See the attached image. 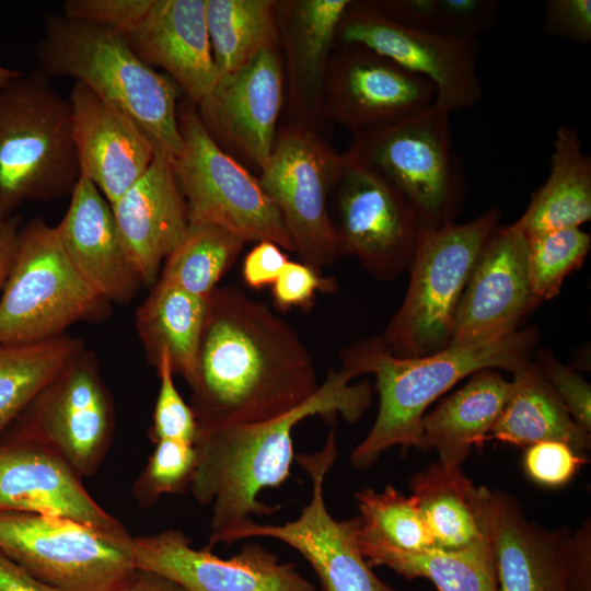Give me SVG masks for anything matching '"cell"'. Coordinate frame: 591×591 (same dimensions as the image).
Masks as SVG:
<instances>
[{"mask_svg": "<svg viewBox=\"0 0 591 591\" xmlns=\"http://www.w3.org/2000/svg\"><path fill=\"white\" fill-rule=\"evenodd\" d=\"M177 120L182 148L172 162L188 222L213 223L245 242L270 241L293 252L280 213L259 181L215 142L196 106L183 104Z\"/></svg>", "mask_w": 591, "mask_h": 591, "instance_id": "obj_10", "label": "cell"}, {"mask_svg": "<svg viewBox=\"0 0 591 591\" xmlns=\"http://www.w3.org/2000/svg\"><path fill=\"white\" fill-rule=\"evenodd\" d=\"M83 350L80 339L65 334L34 344H0V437Z\"/></svg>", "mask_w": 591, "mask_h": 591, "instance_id": "obj_31", "label": "cell"}, {"mask_svg": "<svg viewBox=\"0 0 591 591\" xmlns=\"http://www.w3.org/2000/svg\"><path fill=\"white\" fill-rule=\"evenodd\" d=\"M338 288L333 277H324L320 270L302 262L289 260L273 283V299L276 308L310 310L315 293L333 292Z\"/></svg>", "mask_w": 591, "mask_h": 591, "instance_id": "obj_43", "label": "cell"}, {"mask_svg": "<svg viewBox=\"0 0 591 591\" xmlns=\"http://www.w3.org/2000/svg\"><path fill=\"white\" fill-rule=\"evenodd\" d=\"M332 187L339 255L384 281L408 270L427 228L406 199L351 152L340 155Z\"/></svg>", "mask_w": 591, "mask_h": 591, "instance_id": "obj_12", "label": "cell"}, {"mask_svg": "<svg viewBox=\"0 0 591 591\" xmlns=\"http://www.w3.org/2000/svg\"><path fill=\"white\" fill-rule=\"evenodd\" d=\"M355 378L345 368L332 369L308 401L269 420L198 426L189 489L199 503L212 507L210 534L279 510L260 501L258 495L288 479L296 455L292 429L315 415L339 414L348 422L358 421L371 404L372 385L368 381L352 384Z\"/></svg>", "mask_w": 591, "mask_h": 591, "instance_id": "obj_2", "label": "cell"}, {"mask_svg": "<svg viewBox=\"0 0 591 591\" xmlns=\"http://www.w3.org/2000/svg\"><path fill=\"white\" fill-rule=\"evenodd\" d=\"M138 570L163 576L187 591H316L293 563L254 542L244 543L230 558L192 546L176 529L132 537Z\"/></svg>", "mask_w": 591, "mask_h": 591, "instance_id": "obj_16", "label": "cell"}, {"mask_svg": "<svg viewBox=\"0 0 591 591\" xmlns=\"http://www.w3.org/2000/svg\"><path fill=\"white\" fill-rule=\"evenodd\" d=\"M543 33L582 45L591 43V1L549 0L545 4Z\"/></svg>", "mask_w": 591, "mask_h": 591, "instance_id": "obj_45", "label": "cell"}, {"mask_svg": "<svg viewBox=\"0 0 591 591\" xmlns=\"http://www.w3.org/2000/svg\"><path fill=\"white\" fill-rule=\"evenodd\" d=\"M409 486L436 548L459 551L487 535L486 487H476L461 467L436 462L415 474Z\"/></svg>", "mask_w": 591, "mask_h": 591, "instance_id": "obj_29", "label": "cell"}, {"mask_svg": "<svg viewBox=\"0 0 591 591\" xmlns=\"http://www.w3.org/2000/svg\"><path fill=\"white\" fill-rule=\"evenodd\" d=\"M586 462L567 443L552 440L529 445L523 460L528 476L546 487L568 484Z\"/></svg>", "mask_w": 591, "mask_h": 591, "instance_id": "obj_42", "label": "cell"}, {"mask_svg": "<svg viewBox=\"0 0 591 591\" xmlns=\"http://www.w3.org/2000/svg\"><path fill=\"white\" fill-rule=\"evenodd\" d=\"M125 591H187L174 581L154 572L138 570Z\"/></svg>", "mask_w": 591, "mask_h": 591, "instance_id": "obj_50", "label": "cell"}, {"mask_svg": "<svg viewBox=\"0 0 591 591\" xmlns=\"http://www.w3.org/2000/svg\"><path fill=\"white\" fill-rule=\"evenodd\" d=\"M113 428V404L97 361L83 350L5 431L49 447L82 478L101 465Z\"/></svg>", "mask_w": 591, "mask_h": 591, "instance_id": "obj_13", "label": "cell"}, {"mask_svg": "<svg viewBox=\"0 0 591 591\" xmlns=\"http://www.w3.org/2000/svg\"><path fill=\"white\" fill-rule=\"evenodd\" d=\"M335 429L322 450L294 455L311 479V498L300 515L282 524L250 520L236 528L210 534L209 545L248 538H274L296 549L312 567L322 591H399L381 580L371 569L358 544L359 515L337 521L324 498L327 473L337 459Z\"/></svg>", "mask_w": 591, "mask_h": 591, "instance_id": "obj_11", "label": "cell"}, {"mask_svg": "<svg viewBox=\"0 0 591 591\" xmlns=\"http://www.w3.org/2000/svg\"><path fill=\"white\" fill-rule=\"evenodd\" d=\"M70 195L69 207L55 225L67 256L103 299L130 302L142 282L124 248L111 204L82 176Z\"/></svg>", "mask_w": 591, "mask_h": 591, "instance_id": "obj_24", "label": "cell"}, {"mask_svg": "<svg viewBox=\"0 0 591 591\" xmlns=\"http://www.w3.org/2000/svg\"><path fill=\"white\" fill-rule=\"evenodd\" d=\"M406 579L425 578L438 591H498L489 535L459 551L381 552L366 559Z\"/></svg>", "mask_w": 591, "mask_h": 591, "instance_id": "obj_32", "label": "cell"}, {"mask_svg": "<svg viewBox=\"0 0 591 591\" xmlns=\"http://www.w3.org/2000/svg\"><path fill=\"white\" fill-rule=\"evenodd\" d=\"M206 311V300L158 280L136 313V329L149 361L155 367L166 352L173 373L189 386L196 378Z\"/></svg>", "mask_w": 591, "mask_h": 591, "instance_id": "obj_30", "label": "cell"}, {"mask_svg": "<svg viewBox=\"0 0 591 591\" xmlns=\"http://www.w3.org/2000/svg\"><path fill=\"white\" fill-rule=\"evenodd\" d=\"M80 178L71 105L40 70L0 90V219L71 194Z\"/></svg>", "mask_w": 591, "mask_h": 591, "instance_id": "obj_5", "label": "cell"}, {"mask_svg": "<svg viewBox=\"0 0 591 591\" xmlns=\"http://www.w3.org/2000/svg\"><path fill=\"white\" fill-rule=\"evenodd\" d=\"M591 219V157L584 153L579 131L559 126L549 173L531 196L528 208L511 225L524 237L542 232L580 228Z\"/></svg>", "mask_w": 591, "mask_h": 591, "instance_id": "obj_27", "label": "cell"}, {"mask_svg": "<svg viewBox=\"0 0 591 591\" xmlns=\"http://www.w3.org/2000/svg\"><path fill=\"white\" fill-rule=\"evenodd\" d=\"M340 155L303 129L275 140L259 184L278 209L302 263L321 270L340 255L327 207Z\"/></svg>", "mask_w": 591, "mask_h": 591, "instance_id": "obj_14", "label": "cell"}, {"mask_svg": "<svg viewBox=\"0 0 591 591\" xmlns=\"http://www.w3.org/2000/svg\"><path fill=\"white\" fill-rule=\"evenodd\" d=\"M485 511L498 591H566L571 532L530 521L518 500L486 488Z\"/></svg>", "mask_w": 591, "mask_h": 591, "instance_id": "obj_23", "label": "cell"}, {"mask_svg": "<svg viewBox=\"0 0 591 591\" xmlns=\"http://www.w3.org/2000/svg\"><path fill=\"white\" fill-rule=\"evenodd\" d=\"M509 391L510 381L499 370L473 373L461 389L422 417L426 450H436L444 467H461L472 447L488 439Z\"/></svg>", "mask_w": 591, "mask_h": 591, "instance_id": "obj_26", "label": "cell"}, {"mask_svg": "<svg viewBox=\"0 0 591 591\" xmlns=\"http://www.w3.org/2000/svg\"><path fill=\"white\" fill-rule=\"evenodd\" d=\"M48 78H73L129 117L155 151L175 158L182 148L177 120L181 89L144 63L126 38L112 30L47 15L35 48Z\"/></svg>", "mask_w": 591, "mask_h": 591, "instance_id": "obj_4", "label": "cell"}, {"mask_svg": "<svg viewBox=\"0 0 591 591\" xmlns=\"http://www.w3.org/2000/svg\"><path fill=\"white\" fill-rule=\"evenodd\" d=\"M351 4L348 0H301L290 5V59L303 86L314 88L321 80L332 43Z\"/></svg>", "mask_w": 591, "mask_h": 591, "instance_id": "obj_36", "label": "cell"}, {"mask_svg": "<svg viewBox=\"0 0 591 591\" xmlns=\"http://www.w3.org/2000/svg\"><path fill=\"white\" fill-rule=\"evenodd\" d=\"M10 511L63 515L109 531L126 530L54 450L5 431L0 437V512Z\"/></svg>", "mask_w": 591, "mask_h": 591, "instance_id": "obj_20", "label": "cell"}, {"mask_svg": "<svg viewBox=\"0 0 591 591\" xmlns=\"http://www.w3.org/2000/svg\"><path fill=\"white\" fill-rule=\"evenodd\" d=\"M338 34L429 80L436 103L450 114L477 104L483 95L477 72V40L401 24L371 2L351 4Z\"/></svg>", "mask_w": 591, "mask_h": 591, "instance_id": "obj_15", "label": "cell"}, {"mask_svg": "<svg viewBox=\"0 0 591 591\" xmlns=\"http://www.w3.org/2000/svg\"><path fill=\"white\" fill-rule=\"evenodd\" d=\"M359 510L358 544L364 558L381 552L418 553L436 548L416 498L392 486L355 494Z\"/></svg>", "mask_w": 591, "mask_h": 591, "instance_id": "obj_33", "label": "cell"}, {"mask_svg": "<svg viewBox=\"0 0 591 591\" xmlns=\"http://www.w3.org/2000/svg\"><path fill=\"white\" fill-rule=\"evenodd\" d=\"M0 591H58L0 551Z\"/></svg>", "mask_w": 591, "mask_h": 591, "instance_id": "obj_48", "label": "cell"}, {"mask_svg": "<svg viewBox=\"0 0 591 591\" xmlns=\"http://www.w3.org/2000/svg\"><path fill=\"white\" fill-rule=\"evenodd\" d=\"M450 115L434 102L407 119L357 134L350 150L406 199L427 229L453 223L464 200Z\"/></svg>", "mask_w": 591, "mask_h": 591, "instance_id": "obj_9", "label": "cell"}, {"mask_svg": "<svg viewBox=\"0 0 591 591\" xmlns=\"http://www.w3.org/2000/svg\"><path fill=\"white\" fill-rule=\"evenodd\" d=\"M500 218L498 208H488L468 222L424 232L408 269L405 297L379 336L390 354L419 358L450 346L464 288Z\"/></svg>", "mask_w": 591, "mask_h": 591, "instance_id": "obj_6", "label": "cell"}, {"mask_svg": "<svg viewBox=\"0 0 591 591\" xmlns=\"http://www.w3.org/2000/svg\"><path fill=\"white\" fill-rule=\"evenodd\" d=\"M245 243L220 225L188 222L182 239L165 258L158 280L208 301Z\"/></svg>", "mask_w": 591, "mask_h": 591, "instance_id": "obj_34", "label": "cell"}, {"mask_svg": "<svg viewBox=\"0 0 591 591\" xmlns=\"http://www.w3.org/2000/svg\"><path fill=\"white\" fill-rule=\"evenodd\" d=\"M288 262V256L276 243L270 241L257 242L244 258L243 280L253 289L273 286Z\"/></svg>", "mask_w": 591, "mask_h": 591, "instance_id": "obj_46", "label": "cell"}, {"mask_svg": "<svg viewBox=\"0 0 591 591\" xmlns=\"http://www.w3.org/2000/svg\"><path fill=\"white\" fill-rule=\"evenodd\" d=\"M434 102L429 80L367 47L344 44L333 72L331 106L356 135L407 119Z\"/></svg>", "mask_w": 591, "mask_h": 591, "instance_id": "obj_19", "label": "cell"}, {"mask_svg": "<svg viewBox=\"0 0 591 591\" xmlns=\"http://www.w3.org/2000/svg\"><path fill=\"white\" fill-rule=\"evenodd\" d=\"M318 386L313 357L291 324L235 286L213 291L189 386L198 426L269 420Z\"/></svg>", "mask_w": 591, "mask_h": 591, "instance_id": "obj_1", "label": "cell"}, {"mask_svg": "<svg viewBox=\"0 0 591 591\" xmlns=\"http://www.w3.org/2000/svg\"><path fill=\"white\" fill-rule=\"evenodd\" d=\"M282 101V68L275 48L218 78L196 105L209 136L258 169L268 162Z\"/></svg>", "mask_w": 591, "mask_h": 591, "instance_id": "obj_18", "label": "cell"}, {"mask_svg": "<svg viewBox=\"0 0 591 591\" xmlns=\"http://www.w3.org/2000/svg\"><path fill=\"white\" fill-rule=\"evenodd\" d=\"M80 176L114 204L147 171L155 149L124 113L76 82L69 94Z\"/></svg>", "mask_w": 591, "mask_h": 591, "instance_id": "obj_21", "label": "cell"}, {"mask_svg": "<svg viewBox=\"0 0 591 591\" xmlns=\"http://www.w3.org/2000/svg\"><path fill=\"white\" fill-rule=\"evenodd\" d=\"M193 443L160 440L135 484V495L143 507L153 505L160 496L189 488L195 468Z\"/></svg>", "mask_w": 591, "mask_h": 591, "instance_id": "obj_39", "label": "cell"}, {"mask_svg": "<svg viewBox=\"0 0 591 591\" xmlns=\"http://www.w3.org/2000/svg\"><path fill=\"white\" fill-rule=\"evenodd\" d=\"M153 0H67L62 15L127 36L149 12Z\"/></svg>", "mask_w": 591, "mask_h": 591, "instance_id": "obj_41", "label": "cell"}, {"mask_svg": "<svg viewBox=\"0 0 591 591\" xmlns=\"http://www.w3.org/2000/svg\"><path fill=\"white\" fill-rule=\"evenodd\" d=\"M537 340L538 331L532 326L480 343L450 345L419 358L393 356L379 336L343 348V368L356 376L373 374L379 394L375 421L352 451L351 465L367 468L395 445L426 450L421 420L430 404L479 370L515 372L532 360Z\"/></svg>", "mask_w": 591, "mask_h": 591, "instance_id": "obj_3", "label": "cell"}, {"mask_svg": "<svg viewBox=\"0 0 591 591\" xmlns=\"http://www.w3.org/2000/svg\"><path fill=\"white\" fill-rule=\"evenodd\" d=\"M108 310L109 302L70 262L55 225L35 218L21 227L0 297L1 345L48 340L77 322L102 318Z\"/></svg>", "mask_w": 591, "mask_h": 591, "instance_id": "obj_7", "label": "cell"}, {"mask_svg": "<svg viewBox=\"0 0 591 591\" xmlns=\"http://www.w3.org/2000/svg\"><path fill=\"white\" fill-rule=\"evenodd\" d=\"M124 37L144 63L164 69L195 106L219 78L207 28L206 0H153L139 26Z\"/></svg>", "mask_w": 591, "mask_h": 591, "instance_id": "obj_25", "label": "cell"}, {"mask_svg": "<svg viewBox=\"0 0 591 591\" xmlns=\"http://www.w3.org/2000/svg\"><path fill=\"white\" fill-rule=\"evenodd\" d=\"M21 227V219L15 213L0 219V292L15 257Z\"/></svg>", "mask_w": 591, "mask_h": 591, "instance_id": "obj_49", "label": "cell"}, {"mask_svg": "<svg viewBox=\"0 0 591 591\" xmlns=\"http://www.w3.org/2000/svg\"><path fill=\"white\" fill-rule=\"evenodd\" d=\"M538 303L530 281L526 239L511 224H499L474 264L450 345H471L517 331Z\"/></svg>", "mask_w": 591, "mask_h": 591, "instance_id": "obj_17", "label": "cell"}, {"mask_svg": "<svg viewBox=\"0 0 591 591\" xmlns=\"http://www.w3.org/2000/svg\"><path fill=\"white\" fill-rule=\"evenodd\" d=\"M160 378V389L153 412L151 439L177 440L193 443L198 431V421L190 406L177 391L173 371L166 352H163L155 366Z\"/></svg>", "mask_w": 591, "mask_h": 591, "instance_id": "obj_40", "label": "cell"}, {"mask_svg": "<svg viewBox=\"0 0 591 591\" xmlns=\"http://www.w3.org/2000/svg\"><path fill=\"white\" fill-rule=\"evenodd\" d=\"M529 275L540 302L555 298L564 280L579 269L591 247V235L581 228H566L525 237Z\"/></svg>", "mask_w": 591, "mask_h": 591, "instance_id": "obj_38", "label": "cell"}, {"mask_svg": "<svg viewBox=\"0 0 591 591\" xmlns=\"http://www.w3.org/2000/svg\"><path fill=\"white\" fill-rule=\"evenodd\" d=\"M21 74L22 72L18 70L10 69L0 65V90Z\"/></svg>", "mask_w": 591, "mask_h": 591, "instance_id": "obj_51", "label": "cell"}, {"mask_svg": "<svg viewBox=\"0 0 591 591\" xmlns=\"http://www.w3.org/2000/svg\"><path fill=\"white\" fill-rule=\"evenodd\" d=\"M132 536L56 514L0 512V551L58 591H125Z\"/></svg>", "mask_w": 591, "mask_h": 591, "instance_id": "obj_8", "label": "cell"}, {"mask_svg": "<svg viewBox=\"0 0 591 591\" xmlns=\"http://www.w3.org/2000/svg\"><path fill=\"white\" fill-rule=\"evenodd\" d=\"M124 248L142 286L153 287L162 263L188 227L172 158L155 151L143 175L111 205Z\"/></svg>", "mask_w": 591, "mask_h": 591, "instance_id": "obj_22", "label": "cell"}, {"mask_svg": "<svg viewBox=\"0 0 591 591\" xmlns=\"http://www.w3.org/2000/svg\"><path fill=\"white\" fill-rule=\"evenodd\" d=\"M512 374L506 404L488 439L518 447L552 440L580 454L590 450V432L575 421L535 362Z\"/></svg>", "mask_w": 591, "mask_h": 591, "instance_id": "obj_28", "label": "cell"}, {"mask_svg": "<svg viewBox=\"0 0 591 591\" xmlns=\"http://www.w3.org/2000/svg\"><path fill=\"white\" fill-rule=\"evenodd\" d=\"M390 19L419 30L477 39L497 20L496 0H394L372 3Z\"/></svg>", "mask_w": 591, "mask_h": 591, "instance_id": "obj_37", "label": "cell"}, {"mask_svg": "<svg viewBox=\"0 0 591 591\" xmlns=\"http://www.w3.org/2000/svg\"><path fill=\"white\" fill-rule=\"evenodd\" d=\"M275 5L269 0H206L207 28L219 77L275 48Z\"/></svg>", "mask_w": 591, "mask_h": 591, "instance_id": "obj_35", "label": "cell"}, {"mask_svg": "<svg viewBox=\"0 0 591 591\" xmlns=\"http://www.w3.org/2000/svg\"><path fill=\"white\" fill-rule=\"evenodd\" d=\"M566 591H591V522L571 533L566 560Z\"/></svg>", "mask_w": 591, "mask_h": 591, "instance_id": "obj_47", "label": "cell"}, {"mask_svg": "<svg viewBox=\"0 0 591 591\" xmlns=\"http://www.w3.org/2000/svg\"><path fill=\"white\" fill-rule=\"evenodd\" d=\"M535 363L541 369L575 421L590 432V384L578 373L559 362L549 350L540 348L536 352Z\"/></svg>", "mask_w": 591, "mask_h": 591, "instance_id": "obj_44", "label": "cell"}]
</instances>
